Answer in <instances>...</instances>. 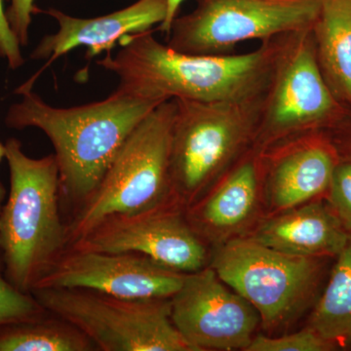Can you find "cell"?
<instances>
[{
	"label": "cell",
	"mask_w": 351,
	"mask_h": 351,
	"mask_svg": "<svg viewBox=\"0 0 351 351\" xmlns=\"http://www.w3.org/2000/svg\"><path fill=\"white\" fill-rule=\"evenodd\" d=\"M17 93L22 100L9 108L5 124L17 130L40 129L49 138L59 167L62 204L71 214L94 193L134 129L161 104L115 90L105 100L60 108L32 89L19 87Z\"/></svg>",
	"instance_id": "7a4b0ae2"
},
{
	"label": "cell",
	"mask_w": 351,
	"mask_h": 351,
	"mask_svg": "<svg viewBox=\"0 0 351 351\" xmlns=\"http://www.w3.org/2000/svg\"><path fill=\"white\" fill-rule=\"evenodd\" d=\"M328 191L330 206L351 234V161L337 164Z\"/></svg>",
	"instance_id": "7402d4cb"
},
{
	"label": "cell",
	"mask_w": 351,
	"mask_h": 351,
	"mask_svg": "<svg viewBox=\"0 0 351 351\" xmlns=\"http://www.w3.org/2000/svg\"><path fill=\"white\" fill-rule=\"evenodd\" d=\"M184 277L140 254L66 248L34 289H86L126 299H169Z\"/></svg>",
	"instance_id": "7c38bea8"
},
{
	"label": "cell",
	"mask_w": 351,
	"mask_h": 351,
	"mask_svg": "<svg viewBox=\"0 0 351 351\" xmlns=\"http://www.w3.org/2000/svg\"><path fill=\"white\" fill-rule=\"evenodd\" d=\"M322 258L291 255L242 237L214 248L209 265L250 302L263 329L274 331L287 326L311 304Z\"/></svg>",
	"instance_id": "52a82bcc"
},
{
	"label": "cell",
	"mask_w": 351,
	"mask_h": 351,
	"mask_svg": "<svg viewBox=\"0 0 351 351\" xmlns=\"http://www.w3.org/2000/svg\"><path fill=\"white\" fill-rule=\"evenodd\" d=\"M154 29L127 34L114 56L97 61L119 76L117 90L144 100L247 101L263 96L285 36L239 55H191L154 38Z\"/></svg>",
	"instance_id": "6da1fadb"
},
{
	"label": "cell",
	"mask_w": 351,
	"mask_h": 351,
	"mask_svg": "<svg viewBox=\"0 0 351 351\" xmlns=\"http://www.w3.org/2000/svg\"><path fill=\"white\" fill-rule=\"evenodd\" d=\"M10 5L6 11V17L9 25L21 46L29 43V27L32 24V16L36 11L34 0H9Z\"/></svg>",
	"instance_id": "603a6c76"
},
{
	"label": "cell",
	"mask_w": 351,
	"mask_h": 351,
	"mask_svg": "<svg viewBox=\"0 0 351 351\" xmlns=\"http://www.w3.org/2000/svg\"><path fill=\"white\" fill-rule=\"evenodd\" d=\"M177 101L154 108L122 145L93 193L66 219L68 247L113 215L136 213L175 197L170 151Z\"/></svg>",
	"instance_id": "5b68a950"
},
{
	"label": "cell",
	"mask_w": 351,
	"mask_h": 351,
	"mask_svg": "<svg viewBox=\"0 0 351 351\" xmlns=\"http://www.w3.org/2000/svg\"><path fill=\"white\" fill-rule=\"evenodd\" d=\"M339 108L318 64L313 29L289 34L263 94L253 147L263 152L311 134Z\"/></svg>",
	"instance_id": "ba28073f"
},
{
	"label": "cell",
	"mask_w": 351,
	"mask_h": 351,
	"mask_svg": "<svg viewBox=\"0 0 351 351\" xmlns=\"http://www.w3.org/2000/svg\"><path fill=\"white\" fill-rule=\"evenodd\" d=\"M31 294L99 351H195L173 323L171 298L126 299L71 288H36Z\"/></svg>",
	"instance_id": "8992f818"
},
{
	"label": "cell",
	"mask_w": 351,
	"mask_h": 351,
	"mask_svg": "<svg viewBox=\"0 0 351 351\" xmlns=\"http://www.w3.org/2000/svg\"><path fill=\"white\" fill-rule=\"evenodd\" d=\"M4 157H5V145H3L0 142V162H1V160ZM5 196V189H4V186H2L1 182H0V210H1L2 206H3Z\"/></svg>",
	"instance_id": "d4e9b609"
},
{
	"label": "cell",
	"mask_w": 351,
	"mask_h": 351,
	"mask_svg": "<svg viewBox=\"0 0 351 351\" xmlns=\"http://www.w3.org/2000/svg\"><path fill=\"white\" fill-rule=\"evenodd\" d=\"M171 317L195 351L245 350L262 325L258 311L207 265L186 274Z\"/></svg>",
	"instance_id": "8fae6325"
},
{
	"label": "cell",
	"mask_w": 351,
	"mask_h": 351,
	"mask_svg": "<svg viewBox=\"0 0 351 351\" xmlns=\"http://www.w3.org/2000/svg\"><path fill=\"white\" fill-rule=\"evenodd\" d=\"M10 191L0 210V256L9 282L31 293L68 248L54 154L32 158L15 138L5 143Z\"/></svg>",
	"instance_id": "3957f363"
},
{
	"label": "cell",
	"mask_w": 351,
	"mask_h": 351,
	"mask_svg": "<svg viewBox=\"0 0 351 351\" xmlns=\"http://www.w3.org/2000/svg\"><path fill=\"white\" fill-rule=\"evenodd\" d=\"M263 97L237 103L175 99L171 186L184 207L200 199L253 147Z\"/></svg>",
	"instance_id": "277c9868"
},
{
	"label": "cell",
	"mask_w": 351,
	"mask_h": 351,
	"mask_svg": "<svg viewBox=\"0 0 351 351\" xmlns=\"http://www.w3.org/2000/svg\"><path fill=\"white\" fill-rule=\"evenodd\" d=\"M263 203L262 152L252 147L200 199L186 208L196 233L214 248L246 237L260 221Z\"/></svg>",
	"instance_id": "4fadbf2b"
},
{
	"label": "cell",
	"mask_w": 351,
	"mask_h": 351,
	"mask_svg": "<svg viewBox=\"0 0 351 351\" xmlns=\"http://www.w3.org/2000/svg\"><path fill=\"white\" fill-rule=\"evenodd\" d=\"M314 307L308 327L332 343L351 341V234Z\"/></svg>",
	"instance_id": "d6986e66"
},
{
	"label": "cell",
	"mask_w": 351,
	"mask_h": 351,
	"mask_svg": "<svg viewBox=\"0 0 351 351\" xmlns=\"http://www.w3.org/2000/svg\"><path fill=\"white\" fill-rule=\"evenodd\" d=\"M68 248L140 254L184 274L204 269L211 258L176 197L144 211L108 217Z\"/></svg>",
	"instance_id": "30bf717a"
},
{
	"label": "cell",
	"mask_w": 351,
	"mask_h": 351,
	"mask_svg": "<svg viewBox=\"0 0 351 351\" xmlns=\"http://www.w3.org/2000/svg\"><path fill=\"white\" fill-rule=\"evenodd\" d=\"M45 311L31 293L22 292L9 282L0 256V326L32 319Z\"/></svg>",
	"instance_id": "ffe728a7"
},
{
	"label": "cell",
	"mask_w": 351,
	"mask_h": 351,
	"mask_svg": "<svg viewBox=\"0 0 351 351\" xmlns=\"http://www.w3.org/2000/svg\"><path fill=\"white\" fill-rule=\"evenodd\" d=\"M0 351H99L84 332L46 311L38 316L0 326Z\"/></svg>",
	"instance_id": "ac0fdd59"
},
{
	"label": "cell",
	"mask_w": 351,
	"mask_h": 351,
	"mask_svg": "<svg viewBox=\"0 0 351 351\" xmlns=\"http://www.w3.org/2000/svg\"><path fill=\"white\" fill-rule=\"evenodd\" d=\"M36 12L47 14L59 25V31L44 36L32 53V59H48L43 71L78 46H86L87 58L96 57L104 51L110 52L127 34L149 31L154 25H160L167 16V0H138L125 8L92 19L73 17L54 8H36Z\"/></svg>",
	"instance_id": "9a60e30c"
},
{
	"label": "cell",
	"mask_w": 351,
	"mask_h": 351,
	"mask_svg": "<svg viewBox=\"0 0 351 351\" xmlns=\"http://www.w3.org/2000/svg\"><path fill=\"white\" fill-rule=\"evenodd\" d=\"M246 237L291 255L324 258L338 256L350 233L331 206L313 200L263 217Z\"/></svg>",
	"instance_id": "2e32d148"
},
{
	"label": "cell",
	"mask_w": 351,
	"mask_h": 351,
	"mask_svg": "<svg viewBox=\"0 0 351 351\" xmlns=\"http://www.w3.org/2000/svg\"><path fill=\"white\" fill-rule=\"evenodd\" d=\"M0 58L5 59L9 68L12 69H19L25 64L19 40L7 20L3 0H0Z\"/></svg>",
	"instance_id": "cb8c5ba5"
},
{
	"label": "cell",
	"mask_w": 351,
	"mask_h": 351,
	"mask_svg": "<svg viewBox=\"0 0 351 351\" xmlns=\"http://www.w3.org/2000/svg\"><path fill=\"white\" fill-rule=\"evenodd\" d=\"M313 34L328 86L351 106V0H323Z\"/></svg>",
	"instance_id": "e0dca14e"
},
{
	"label": "cell",
	"mask_w": 351,
	"mask_h": 351,
	"mask_svg": "<svg viewBox=\"0 0 351 351\" xmlns=\"http://www.w3.org/2000/svg\"><path fill=\"white\" fill-rule=\"evenodd\" d=\"M323 0H196L176 17L167 45L191 55H228L244 41H267L313 29Z\"/></svg>",
	"instance_id": "9c48e42d"
},
{
	"label": "cell",
	"mask_w": 351,
	"mask_h": 351,
	"mask_svg": "<svg viewBox=\"0 0 351 351\" xmlns=\"http://www.w3.org/2000/svg\"><path fill=\"white\" fill-rule=\"evenodd\" d=\"M262 160L267 215L304 204L328 191L339 163L332 145L313 134L262 152Z\"/></svg>",
	"instance_id": "5bb4252c"
},
{
	"label": "cell",
	"mask_w": 351,
	"mask_h": 351,
	"mask_svg": "<svg viewBox=\"0 0 351 351\" xmlns=\"http://www.w3.org/2000/svg\"><path fill=\"white\" fill-rule=\"evenodd\" d=\"M336 343L327 341L307 326L301 331L280 337L256 335L246 351H329Z\"/></svg>",
	"instance_id": "44dd1931"
}]
</instances>
